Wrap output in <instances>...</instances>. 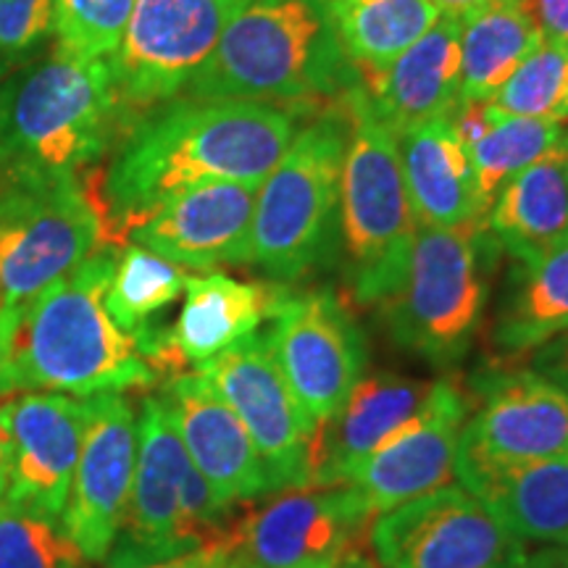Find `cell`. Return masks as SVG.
<instances>
[{
	"label": "cell",
	"instance_id": "obj_1",
	"mask_svg": "<svg viewBox=\"0 0 568 568\" xmlns=\"http://www.w3.org/2000/svg\"><path fill=\"white\" fill-rule=\"evenodd\" d=\"M295 134L293 113L272 103L182 98L163 105L126 134L109 172L88 182L105 247L184 190L211 182L261 184Z\"/></svg>",
	"mask_w": 568,
	"mask_h": 568
},
{
	"label": "cell",
	"instance_id": "obj_5",
	"mask_svg": "<svg viewBox=\"0 0 568 568\" xmlns=\"http://www.w3.org/2000/svg\"><path fill=\"white\" fill-rule=\"evenodd\" d=\"M347 134L339 176V243L361 305L385 303L408 272L418 222L403 180L395 134L376 119L364 84L343 95Z\"/></svg>",
	"mask_w": 568,
	"mask_h": 568
},
{
	"label": "cell",
	"instance_id": "obj_36",
	"mask_svg": "<svg viewBox=\"0 0 568 568\" xmlns=\"http://www.w3.org/2000/svg\"><path fill=\"white\" fill-rule=\"evenodd\" d=\"M542 40L568 42V0H527Z\"/></svg>",
	"mask_w": 568,
	"mask_h": 568
},
{
	"label": "cell",
	"instance_id": "obj_38",
	"mask_svg": "<svg viewBox=\"0 0 568 568\" xmlns=\"http://www.w3.org/2000/svg\"><path fill=\"white\" fill-rule=\"evenodd\" d=\"M230 556H226L224 545H205V548L190 550L184 556L161 560V564L140 566V568H226Z\"/></svg>",
	"mask_w": 568,
	"mask_h": 568
},
{
	"label": "cell",
	"instance_id": "obj_44",
	"mask_svg": "<svg viewBox=\"0 0 568 568\" xmlns=\"http://www.w3.org/2000/svg\"><path fill=\"white\" fill-rule=\"evenodd\" d=\"M343 568H374V566H372V560L361 556V552H355V556H351V558L345 560Z\"/></svg>",
	"mask_w": 568,
	"mask_h": 568
},
{
	"label": "cell",
	"instance_id": "obj_34",
	"mask_svg": "<svg viewBox=\"0 0 568 568\" xmlns=\"http://www.w3.org/2000/svg\"><path fill=\"white\" fill-rule=\"evenodd\" d=\"M134 3L138 0H55L59 48L88 59H111L122 45Z\"/></svg>",
	"mask_w": 568,
	"mask_h": 568
},
{
	"label": "cell",
	"instance_id": "obj_46",
	"mask_svg": "<svg viewBox=\"0 0 568 568\" xmlns=\"http://www.w3.org/2000/svg\"><path fill=\"white\" fill-rule=\"evenodd\" d=\"M311 568H343V566H311Z\"/></svg>",
	"mask_w": 568,
	"mask_h": 568
},
{
	"label": "cell",
	"instance_id": "obj_37",
	"mask_svg": "<svg viewBox=\"0 0 568 568\" xmlns=\"http://www.w3.org/2000/svg\"><path fill=\"white\" fill-rule=\"evenodd\" d=\"M531 368L568 389V332L552 337L550 343H545L542 347H537L535 366Z\"/></svg>",
	"mask_w": 568,
	"mask_h": 568
},
{
	"label": "cell",
	"instance_id": "obj_40",
	"mask_svg": "<svg viewBox=\"0 0 568 568\" xmlns=\"http://www.w3.org/2000/svg\"><path fill=\"white\" fill-rule=\"evenodd\" d=\"M21 305H3L0 303V372L9 368V353H11V339L17 332Z\"/></svg>",
	"mask_w": 568,
	"mask_h": 568
},
{
	"label": "cell",
	"instance_id": "obj_29",
	"mask_svg": "<svg viewBox=\"0 0 568 568\" xmlns=\"http://www.w3.org/2000/svg\"><path fill=\"white\" fill-rule=\"evenodd\" d=\"M568 332V234L542 258L521 266L495 324V343L503 351L535 353Z\"/></svg>",
	"mask_w": 568,
	"mask_h": 568
},
{
	"label": "cell",
	"instance_id": "obj_24",
	"mask_svg": "<svg viewBox=\"0 0 568 568\" xmlns=\"http://www.w3.org/2000/svg\"><path fill=\"white\" fill-rule=\"evenodd\" d=\"M456 477L524 545L568 550V456L456 466Z\"/></svg>",
	"mask_w": 568,
	"mask_h": 568
},
{
	"label": "cell",
	"instance_id": "obj_11",
	"mask_svg": "<svg viewBox=\"0 0 568 568\" xmlns=\"http://www.w3.org/2000/svg\"><path fill=\"white\" fill-rule=\"evenodd\" d=\"M372 518L351 485L290 487L232 521L224 548L230 568L343 566Z\"/></svg>",
	"mask_w": 568,
	"mask_h": 568
},
{
	"label": "cell",
	"instance_id": "obj_19",
	"mask_svg": "<svg viewBox=\"0 0 568 568\" xmlns=\"http://www.w3.org/2000/svg\"><path fill=\"white\" fill-rule=\"evenodd\" d=\"M84 426V397L40 389L13 397V464L3 500L61 521L80 460Z\"/></svg>",
	"mask_w": 568,
	"mask_h": 568
},
{
	"label": "cell",
	"instance_id": "obj_12",
	"mask_svg": "<svg viewBox=\"0 0 568 568\" xmlns=\"http://www.w3.org/2000/svg\"><path fill=\"white\" fill-rule=\"evenodd\" d=\"M247 0H138L111 55L124 119L172 101L203 67Z\"/></svg>",
	"mask_w": 568,
	"mask_h": 568
},
{
	"label": "cell",
	"instance_id": "obj_4",
	"mask_svg": "<svg viewBox=\"0 0 568 568\" xmlns=\"http://www.w3.org/2000/svg\"><path fill=\"white\" fill-rule=\"evenodd\" d=\"M124 122L109 59L63 51L0 90V159L34 174H77Z\"/></svg>",
	"mask_w": 568,
	"mask_h": 568
},
{
	"label": "cell",
	"instance_id": "obj_28",
	"mask_svg": "<svg viewBox=\"0 0 568 568\" xmlns=\"http://www.w3.org/2000/svg\"><path fill=\"white\" fill-rule=\"evenodd\" d=\"M361 77L387 69L443 17L435 0H324Z\"/></svg>",
	"mask_w": 568,
	"mask_h": 568
},
{
	"label": "cell",
	"instance_id": "obj_39",
	"mask_svg": "<svg viewBox=\"0 0 568 568\" xmlns=\"http://www.w3.org/2000/svg\"><path fill=\"white\" fill-rule=\"evenodd\" d=\"M11 397H0V500L9 493L11 464H13V435H11Z\"/></svg>",
	"mask_w": 568,
	"mask_h": 568
},
{
	"label": "cell",
	"instance_id": "obj_23",
	"mask_svg": "<svg viewBox=\"0 0 568 568\" xmlns=\"http://www.w3.org/2000/svg\"><path fill=\"white\" fill-rule=\"evenodd\" d=\"M429 393V385L400 374H374L351 389L343 406L316 426L311 485H347L353 471L403 422H408Z\"/></svg>",
	"mask_w": 568,
	"mask_h": 568
},
{
	"label": "cell",
	"instance_id": "obj_45",
	"mask_svg": "<svg viewBox=\"0 0 568 568\" xmlns=\"http://www.w3.org/2000/svg\"><path fill=\"white\" fill-rule=\"evenodd\" d=\"M556 119H568V95H566L564 105H560V109H558V116Z\"/></svg>",
	"mask_w": 568,
	"mask_h": 568
},
{
	"label": "cell",
	"instance_id": "obj_32",
	"mask_svg": "<svg viewBox=\"0 0 568 568\" xmlns=\"http://www.w3.org/2000/svg\"><path fill=\"white\" fill-rule=\"evenodd\" d=\"M61 521L0 500V568H84Z\"/></svg>",
	"mask_w": 568,
	"mask_h": 568
},
{
	"label": "cell",
	"instance_id": "obj_33",
	"mask_svg": "<svg viewBox=\"0 0 568 568\" xmlns=\"http://www.w3.org/2000/svg\"><path fill=\"white\" fill-rule=\"evenodd\" d=\"M568 95V42L542 40V45L514 71L493 98L506 116L556 119Z\"/></svg>",
	"mask_w": 568,
	"mask_h": 568
},
{
	"label": "cell",
	"instance_id": "obj_48",
	"mask_svg": "<svg viewBox=\"0 0 568 568\" xmlns=\"http://www.w3.org/2000/svg\"><path fill=\"white\" fill-rule=\"evenodd\" d=\"M226 568H230V566H226Z\"/></svg>",
	"mask_w": 568,
	"mask_h": 568
},
{
	"label": "cell",
	"instance_id": "obj_35",
	"mask_svg": "<svg viewBox=\"0 0 568 568\" xmlns=\"http://www.w3.org/2000/svg\"><path fill=\"white\" fill-rule=\"evenodd\" d=\"M55 0H0V53L19 55L53 32Z\"/></svg>",
	"mask_w": 568,
	"mask_h": 568
},
{
	"label": "cell",
	"instance_id": "obj_2",
	"mask_svg": "<svg viewBox=\"0 0 568 568\" xmlns=\"http://www.w3.org/2000/svg\"><path fill=\"white\" fill-rule=\"evenodd\" d=\"M116 253L98 247L74 272L21 305L9 368L21 393L92 397L151 389L159 374L105 314Z\"/></svg>",
	"mask_w": 568,
	"mask_h": 568
},
{
	"label": "cell",
	"instance_id": "obj_7",
	"mask_svg": "<svg viewBox=\"0 0 568 568\" xmlns=\"http://www.w3.org/2000/svg\"><path fill=\"white\" fill-rule=\"evenodd\" d=\"M232 508H224L193 466L161 397H145L138 416V464L126 514L105 568H140L224 545Z\"/></svg>",
	"mask_w": 568,
	"mask_h": 568
},
{
	"label": "cell",
	"instance_id": "obj_30",
	"mask_svg": "<svg viewBox=\"0 0 568 568\" xmlns=\"http://www.w3.org/2000/svg\"><path fill=\"white\" fill-rule=\"evenodd\" d=\"M489 113H493V126L479 142L466 148L487 213L510 176L552 153L568 151V119L506 116L493 103Z\"/></svg>",
	"mask_w": 568,
	"mask_h": 568
},
{
	"label": "cell",
	"instance_id": "obj_3",
	"mask_svg": "<svg viewBox=\"0 0 568 568\" xmlns=\"http://www.w3.org/2000/svg\"><path fill=\"white\" fill-rule=\"evenodd\" d=\"M324 0H247L193 80L195 101H324L358 88Z\"/></svg>",
	"mask_w": 568,
	"mask_h": 568
},
{
	"label": "cell",
	"instance_id": "obj_10",
	"mask_svg": "<svg viewBox=\"0 0 568 568\" xmlns=\"http://www.w3.org/2000/svg\"><path fill=\"white\" fill-rule=\"evenodd\" d=\"M368 545L382 568H531L545 550H529L458 485L374 516Z\"/></svg>",
	"mask_w": 568,
	"mask_h": 568
},
{
	"label": "cell",
	"instance_id": "obj_42",
	"mask_svg": "<svg viewBox=\"0 0 568 568\" xmlns=\"http://www.w3.org/2000/svg\"><path fill=\"white\" fill-rule=\"evenodd\" d=\"M566 560V548H545L539 552L537 564L531 568H564Z\"/></svg>",
	"mask_w": 568,
	"mask_h": 568
},
{
	"label": "cell",
	"instance_id": "obj_8",
	"mask_svg": "<svg viewBox=\"0 0 568 568\" xmlns=\"http://www.w3.org/2000/svg\"><path fill=\"white\" fill-rule=\"evenodd\" d=\"M103 243L101 213L80 174L9 169L0 187V303L24 305Z\"/></svg>",
	"mask_w": 568,
	"mask_h": 568
},
{
	"label": "cell",
	"instance_id": "obj_21",
	"mask_svg": "<svg viewBox=\"0 0 568 568\" xmlns=\"http://www.w3.org/2000/svg\"><path fill=\"white\" fill-rule=\"evenodd\" d=\"M361 84L376 119L395 140L450 113L460 98V17L443 13L408 51L387 69L361 77Z\"/></svg>",
	"mask_w": 568,
	"mask_h": 568
},
{
	"label": "cell",
	"instance_id": "obj_9",
	"mask_svg": "<svg viewBox=\"0 0 568 568\" xmlns=\"http://www.w3.org/2000/svg\"><path fill=\"white\" fill-rule=\"evenodd\" d=\"M481 232L418 226L408 272L382 303L395 343L432 366L464 361L485 316Z\"/></svg>",
	"mask_w": 568,
	"mask_h": 568
},
{
	"label": "cell",
	"instance_id": "obj_27",
	"mask_svg": "<svg viewBox=\"0 0 568 568\" xmlns=\"http://www.w3.org/2000/svg\"><path fill=\"white\" fill-rule=\"evenodd\" d=\"M542 45L527 0H485L460 13V98L493 101L514 71Z\"/></svg>",
	"mask_w": 568,
	"mask_h": 568
},
{
	"label": "cell",
	"instance_id": "obj_17",
	"mask_svg": "<svg viewBox=\"0 0 568 568\" xmlns=\"http://www.w3.org/2000/svg\"><path fill=\"white\" fill-rule=\"evenodd\" d=\"M481 406L460 432L456 466H506L568 456V389L535 368L477 382Z\"/></svg>",
	"mask_w": 568,
	"mask_h": 568
},
{
	"label": "cell",
	"instance_id": "obj_43",
	"mask_svg": "<svg viewBox=\"0 0 568 568\" xmlns=\"http://www.w3.org/2000/svg\"><path fill=\"white\" fill-rule=\"evenodd\" d=\"M17 393H19V387H17V379H13L11 368L0 372V397H11Z\"/></svg>",
	"mask_w": 568,
	"mask_h": 568
},
{
	"label": "cell",
	"instance_id": "obj_20",
	"mask_svg": "<svg viewBox=\"0 0 568 568\" xmlns=\"http://www.w3.org/2000/svg\"><path fill=\"white\" fill-rule=\"evenodd\" d=\"M258 187L261 184L211 182L184 190L134 226L130 237L134 245L195 272L245 264Z\"/></svg>",
	"mask_w": 568,
	"mask_h": 568
},
{
	"label": "cell",
	"instance_id": "obj_47",
	"mask_svg": "<svg viewBox=\"0 0 568 568\" xmlns=\"http://www.w3.org/2000/svg\"><path fill=\"white\" fill-rule=\"evenodd\" d=\"M564 568H568V550H566V560H564Z\"/></svg>",
	"mask_w": 568,
	"mask_h": 568
},
{
	"label": "cell",
	"instance_id": "obj_31",
	"mask_svg": "<svg viewBox=\"0 0 568 568\" xmlns=\"http://www.w3.org/2000/svg\"><path fill=\"white\" fill-rule=\"evenodd\" d=\"M187 276V268L161 258L148 247L124 245L103 295L105 314L124 335L134 337L159 311L184 293Z\"/></svg>",
	"mask_w": 568,
	"mask_h": 568
},
{
	"label": "cell",
	"instance_id": "obj_41",
	"mask_svg": "<svg viewBox=\"0 0 568 568\" xmlns=\"http://www.w3.org/2000/svg\"><path fill=\"white\" fill-rule=\"evenodd\" d=\"M485 3V0H435V6L443 13H456V17H460V13L477 9V6Z\"/></svg>",
	"mask_w": 568,
	"mask_h": 568
},
{
	"label": "cell",
	"instance_id": "obj_25",
	"mask_svg": "<svg viewBox=\"0 0 568 568\" xmlns=\"http://www.w3.org/2000/svg\"><path fill=\"white\" fill-rule=\"evenodd\" d=\"M282 290L274 284L240 282L219 272L187 276L182 311L169 329V343L180 364L201 366L253 335L272 314Z\"/></svg>",
	"mask_w": 568,
	"mask_h": 568
},
{
	"label": "cell",
	"instance_id": "obj_22",
	"mask_svg": "<svg viewBox=\"0 0 568 568\" xmlns=\"http://www.w3.org/2000/svg\"><path fill=\"white\" fill-rule=\"evenodd\" d=\"M397 153L418 226L487 230L477 174L450 113L400 134Z\"/></svg>",
	"mask_w": 568,
	"mask_h": 568
},
{
	"label": "cell",
	"instance_id": "obj_26",
	"mask_svg": "<svg viewBox=\"0 0 568 568\" xmlns=\"http://www.w3.org/2000/svg\"><path fill=\"white\" fill-rule=\"evenodd\" d=\"M487 232L521 266L542 258L568 234V151L531 163L503 184L487 213Z\"/></svg>",
	"mask_w": 568,
	"mask_h": 568
},
{
	"label": "cell",
	"instance_id": "obj_15",
	"mask_svg": "<svg viewBox=\"0 0 568 568\" xmlns=\"http://www.w3.org/2000/svg\"><path fill=\"white\" fill-rule=\"evenodd\" d=\"M88 400L80 460L61 527L88 564H103L122 529L138 464V414L122 393Z\"/></svg>",
	"mask_w": 568,
	"mask_h": 568
},
{
	"label": "cell",
	"instance_id": "obj_18",
	"mask_svg": "<svg viewBox=\"0 0 568 568\" xmlns=\"http://www.w3.org/2000/svg\"><path fill=\"white\" fill-rule=\"evenodd\" d=\"M201 477L224 508L272 495L268 468L245 424L197 372L169 376L159 395Z\"/></svg>",
	"mask_w": 568,
	"mask_h": 568
},
{
	"label": "cell",
	"instance_id": "obj_13",
	"mask_svg": "<svg viewBox=\"0 0 568 568\" xmlns=\"http://www.w3.org/2000/svg\"><path fill=\"white\" fill-rule=\"evenodd\" d=\"M245 424L272 477L274 493L311 485L316 424L284 379L266 335H247L195 366Z\"/></svg>",
	"mask_w": 568,
	"mask_h": 568
},
{
	"label": "cell",
	"instance_id": "obj_16",
	"mask_svg": "<svg viewBox=\"0 0 568 568\" xmlns=\"http://www.w3.org/2000/svg\"><path fill=\"white\" fill-rule=\"evenodd\" d=\"M471 400L456 382L429 385L416 414L368 456L347 479L372 516L422 497L456 479L460 432Z\"/></svg>",
	"mask_w": 568,
	"mask_h": 568
},
{
	"label": "cell",
	"instance_id": "obj_6",
	"mask_svg": "<svg viewBox=\"0 0 568 568\" xmlns=\"http://www.w3.org/2000/svg\"><path fill=\"white\" fill-rule=\"evenodd\" d=\"M351 134L347 111L303 126L255 195L245 264L295 282L329 264L339 243V176Z\"/></svg>",
	"mask_w": 568,
	"mask_h": 568
},
{
	"label": "cell",
	"instance_id": "obj_14",
	"mask_svg": "<svg viewBox=\"0 0 568 568\" xmlns=\"http://www.w3.org/2000/svg\"><path fill=\"white\" fill-rule=\"evenodd\" d=\"M268 318L266 337L284 379L311 422L324 424L364 379L366 343L358 324L329 287L301 295L282 290Z\"/></svg>",
	"mask_w": 568,
	"mask_h": 568
}]
</instances>
